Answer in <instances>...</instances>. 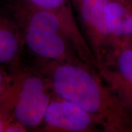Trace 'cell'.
Segmentation results:
<instances>
[{
    "label": "cell",
    "mask_w": 132,
    "mask_h": 132,
    "mask_svg": "<svg viewBox=\"0 0 132 132\" xmlns=\"http://www.w3.org/2000/svg\"><path fill=\"white\" fill-rule=\"evenodd\" d=\"M40 61L39 73L48 81L54 94L83 109L104 131H132V113L96 69L86 63Z\"/></svg>",
    "instance_id": "1"
},
{
    "label": "cell",
    "mask_w": 132,
    "mask_h": 132,
    "mask_svg": "<svg viewBox=\"0 0 132 132\" xmlns=\"http://www.w3.org/2000/svg\"><path fill=\"white\" fill-rule=\"evenodd\" d=\"M12 11L24 44L39 60L70 64L85 63L62 20L55 14L21 0L13 4Z\"/></svg>",
    "instance_id": "2"
},
{
    "label": "cell",
    "mask_w": 132,
    "mask_h": 132,
    "mask_svg": "<svg viewBox=\"0 0 132 132\" xmlns=\"http://www.w3.org/2000/svg\"><path fill=\"white\" fill-rule=\"evenodd\" d=\"M54 95L48 81L41 74L13 72V80L3 110L28 129L42 126L48 106Z\"/></svg>",
    "instance_id": "3"
},
{
    "label": "cell",
    "mask_w": 132,
    "mask_h": 132,
    "mask_svg": "<svg viewBox=\"0 0 132 132\" xmlns=\"http://www.w3.org/2000/svg\"><path fill=\"white\" fill-rule=\"evenodd\" d=\"M72 2L98 70L111 62L118 52L107 22L108 0H72Z\"/></svg>",
    "instance_id": "4"
},
{
    "label": "cell",
    "mask_w": 132,
    "mask_h": 132,
    "mask_svg": "<svg viewBox=\"0 0 132 132\" xmlns=\"http://www.w3.org/2000/svg\"><path fill=\"white\" fill-rule=\"evenodd\" d=\"M44 131L90 132L100 126L93 118L76 104L54 94L42 126Z\"/></svg>",
    "instance_id": "5"
},
{
    "label": "cell",
    "mask_w": 132,
    "mask_h": 132,
    "mask_svg": "<svg viewBox=\"0 0 132 132\" xmlns=\"http://www.w3.org/2000/svg\"><path fill=\"white\" fill-rule=\"evenodd\" d=\"M98 72L122 105L132 113V49H120L113 60Z\"/></svg>",
    "instance_id": "6"
},
{
    "label": "cell",
    "mask_w": 132,
    "mask_h": 132,
    "mask_svg": "<svg viewBox=\"0 0 132 132\" xmlns=\"http://www.w3.org/2000/svg\"><path fill=\"white\" fill-rule=\"evenodd\" d=\"M23 39L16 21L0 15V65L17 69Z\"/></svg>",
    "instance_id": "7"
},
{
    "label": "cell",
    "mask_w": 132,
    "mask_h": 132,
    "mask_svg": "<svg viewBox=\"0 0 132 132\" xmlns=\"http://www.w3.org/2000/svg\"><path fill=\"white\" fill-rule=\"evenodd\" d=\"M28 4L55 14L61 20L69 37L76 46L85 42V37L77 23L73 11L72 0H21Z\"/></svg>",
    "instance_id": "8"
},
{
    "label": "cell",
    "mask_w": 132,
    "mask_h": 132,
    "mask_svg": "<svg viewBox=\"0 0 132 132\" xmlns=\"http://www.w3.org/2000/svg\"><path fill=\"white\" fill-rule=\"evenodd\" d=\"M127 11V0H108L106 18L117 51L125 47L122 24Z\"/></svg>",
    "instance_id": "9"
},
{
    "label": "cell",
    "mask_w": 132,
    "mask_h": 132,
    "mask_svg": "<svg viewBox=\"0 0 132 132\" xmlns=\"http://www.w3.org/2000/svg\"><path fill=\"white\" fill-rule=\"evenodd\" d=\"M13 79V73L7 75L0 67V110L3 111V107L7 100Z\"/></svg>",
    "instance_id": "10"
},
{
    "label": "cell",
    "mask_w": 132,
    "mask_h": 132,
    "mask_svg": "<svg viewBox=\"0 0 132 132\" xmlns=\"http://www.w3.org/2000/svg\"><path fill=\"white\" fill-rule=\"evenodd\" d=\"M28 128L16 120H13L8 123L4 132H26Z\"/></svg>",
    "instance_id": "11"
},
{
    "label": "cell",
    "mask_w": 132,
    "mask_h": 132,
    "mask_svg": "<svg viewBox=\"0 0 132 132\" xmlns=\"http://www.w3.org/2000/svg\"><path fill=\"white\" fill-rule=\"evenodd\" d=\"M12 120H13L9 115L0 110V132L4 131L6 126Z\"/></svg>",
    "instance_id": "12"
},
{
    "label": "cell",
    "mask_w": 132,
    "mask_h": 132,
    "mask_svg": "<svg viewBox=\"0 0 132 132\" xmlns=\"http://www.w3.org/2000/svg\"><path fill=\"white\" fill-rule=\"evenodd\" d=\"M131 42H132V40H130V42H129V43H128V45H129V44H130V43H131ZM127 47H128V46H127ZM130 47V48H131V49H132V47Z\"/></svg>",
    "instance_id": "13"
}]
</instances>
